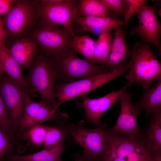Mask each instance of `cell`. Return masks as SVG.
Listing matches in <instances>:
<instances>
[{
  "label": "cell",
  "instance_id": "1",
  "mask_svg": "<svg viewBox=\"0 0 161 161\" xmlns=\"http://www.w3.org/2000/svg\"><path fill=\"white\" fill-rule=\"evenodd\" d=\"M74 51L72 49L68 48L47 56L51 60L55 70L56 84L67 83L78 79L98 76L112 71L105 65H99L78 57Z\"/></svg>",
  "mask_w": 161,
  "mask_h": 161
},
{
  "label": "cell",
  "instance_id": "2",
  "mask_svg": "<svg viewBox=\"0 0 161 161\" xmlns=\"http://www.w3.org/2000/svg\"><path fill=\"white\" fill-rule=\"evenodd\" d=\"M130 58L127 64L128 72L125 75L128 86L138 83L146 89L151 87L154 81L161 80V64L149 44L136 43L130 51Z\"/></svg>",
  "mask_w": 161,
  "mask_h": 161
},
{
  "label": "cell",
  "instance_id": "3",
  "mask_svg": "<svg viewBox=\"0 0 161 161\" xmlns=\"http://www.w3.org/2000/svg\"><path fill=\"white\" fill-rule=\"evenodd\" d=\"M28 69L24 88L27 94L33 98L39 95L41 101L58 108L54 95L55 72L50 59L41 51Z\"/></svg>",
  "mask_w": 161,
  "mask_h": 161
},
{
  "label": "cell",
  "instance_id": "4",
  "mask_svg": "<svg viewBox=\"0 0 161 161\" xmlns=\"http://www.w3.org/2000/svg\"><path fill=\"white\" fill-rule=\"evenodd\" d=\"M40 0H17L3 19L8 37L15 41L35 27L40 18Z\"/></svg>",
  "mask_w": 161,
  "mask_h": 161
},
{
  "label": "cell",
  "instance_id": "5",
  "mask_svg": "<svg viewBox=\"0 0 161 161\" xmlns=\"http://www.w3.org/2000/svg\"><path fill=\"white\" fill-rule=\"evenodd\" d=\"M83 121L78 124L69 125V131L75 142L82 147L83 154L91 160L95 161L101 158L106 149L109 128L107 125L100 123L95 129L84 127Z\"/></svg>",
  "mask_w": 161,
  "mask_h": 161
},
{
  "label": "cell",
  "instance_id": "6",
  "mask_svg": "<svg viewBox=\"0 0 161 161\" xmlns=\"http://www.w3.org/2000/svg\"><path fill=\"white\" fill-rule=\"evenodd\" d=\"M110 132V131H109ZM141 138H131L110 132L103 161H152Z\"/></svg>",
  "mask_w": 161,
  "mask_h": 161
},
{
  "label": "cell",
  "instance_id": "7",
  "mask_svg": "<svg viewBox=\"0 0 161 161\" xmlns=\"http://www.w3.org/2000/svg\"><path fill=\"white\" fill-rule=\"evenodd\" d=\"M128 69L127 64L111 72L65 84H56L54 95L57 97L58 107L70 100L83 96L113 79L124 76Z\"/></svg>",
  "mask_w": 161,
  "mask_h": 161
},
{
  "label": "cell",
  "instance_id": "8",
  "mask_svg": "<svg viewBox=\"0 0 161 161\" xmlns=\"http://www.w3.org/2000/svg\"><path fill=\"white\" fill-rule=\"evenodd\" d=\"M31 32L30 37L46 56L64 49H72L71 42L74 35L67 30L56 24L40 18Z\"/></svg>",
  "mask_w": 161,
  "mask_h": 161
},
{
  "label": "cell",
  "instance_id": "9",
  "mask_svg": "<svg viewBox=\"0 0 161 161\" xmlns=\"http://www.w3.org/2000/svg\"><path fill=\"white\" fill-rule=\"evenodd\" d=\"M68 114L42 101L32 100L27 93L24 101V112L21 123L17 129V134L30 128L49 120L56 124L66 122Z\"/></svg>",
  "mask_w": 161,
  "mask_h": 161
},
{
  "label": "cell",
  "instance_id": "10",
  "mask_svg": "<svg viewBox=\"0 0 161 161\" xmlns=\"http://www.w3.org/2000/svg\"><path fill=\"white\" fill-rule=\"evenodd\" d=\"M0 93L11 126L17 133V129L23 116L27 92L23 87L5 73L0 79Z\"/></svg>",
  "mask_w": 161,
  "mask_h": 161
},
{
  "label": "cell",
  "instance_id": "11",
  "mask_svg": "<svg viewBox=\"0 0 161 161\" xmlns=\"http://www.w3.org/2000/svg\"><path fill=\"white\" fill-rule=\"evenodd\" d=\"M132 94L127 89L121 94L119 100L120 112L114 126L109 129L110 133L133 138H141L142 133L137 122L140 111L132 102Z\"/></svg>",
  "mask_w": 161,
  "mask_h": 161
},
{
  "label": "cell",
  "instance_id": "12",
  "mask_svg": "<svg viewBox=\"0 0 161 161\" xmlns=\"http://www.w3.org/2000/svg\"><path fill=\"white\" fill-rule=\"evenodd\" d=\"M156 4L153 6L143 5L137 13L138 25L133 27L131 30L133 35L138 34L141 42H148L153 44L160 54L161 45L160 36L161 33V27L157 18Z\"/></svg>",
  "mask_w": 161,
  "mask_h": 161
},
{
  "label": "cell",
  "instance_id": "13",
  "mask_svg": "<svg viewBox=\"0 0 161 161\" xmlns=\"http://www.w3.org/2000/svg\"><path fill=\"white\" fill-rule=\"evenodd\" d=\"M77 1L64 0L54 5L42 4L39 2L40 18L59 26L74 35L72 23L76 14Z\"/></svg>",
  "mask_w": 161,
  "mask_h": 161
},
{
  "label": "cell",
  "instance_id": "14",
  "mask_svg": "<svg viewBox=\"0 0 161 161\" xmlns=\"http://www.w3.org/2000/svg\"><path fill=\"white\" fill-rule=\"evenodd\" d=\"M128 87L126 85L119 90L112 91L97 98L92 99L83 96L77 102V106L84 110L87 121L97 126L100 124V120L102 114L119 100L121 94Z\"/></svg>",
  "mask_w": 161,
  "mask_h": 161
},
{
  "label": "cell",
  "instance_id": "15",
  "mask_svg": "<svg viewBox=\"0 0 161 161\" xmlns=\"http://www.w3.org/2000/svg\"><path fill=\"white\" fill-rule=\"evenodd\" d=\"M115 30L108 60L103 64L111 71L125 66L130 54L126 41V30L120 27Z\"/></svg>",
  "mask_w": 161,
  "mask_h": 161
},
{
  "label": "cell",
  "instance_id": "16",
  "mask_svg": "<svg viewBox=\"0 0 161 161\" xmlns=\"http://www.w3.org/2000/svg\"><path fill=\"white\" fill-rule=\"evenodd\" d=\"M38 48L37 43L30 37L16 40L9 49L22 71L30 67L38 54Z\"/></svg>",
  "mask_w": 161,
  "mask_h": 161
},
{
  "label": "cell",
  "instance_id": "17",
  "mask_svg": "<svg viewBox=\"0 0 161 161\" xmlns=\"http://www.w3.org/2000/svg\"><path fill=\"white\" fill-rule=\"evenodd\" d=\"M149 117L148 126L145 133L142 134L141 139L145 147L153 157L161 153V111Z\"/></svg>",
  "mask_w": 161,
  "mask_h": 161
},
{
  "label": "cell",
  "instance_id": "18",
  "mask_svg": "<svg viewBox=\"0 0 161 161\" xmlns=\"http://www.w3.org/2000/svg\"><path fill=\"white\" fill-rule=\"evenodd\" d=\"M73 21L81 25L84 30L90 32L106 29L115 30L125 25L123 21L110 16L81 17L77 13Z\"/></svg>",
  "mask_w": 161,
  "mask_h": 161
},
{
  "label": "cell",
  "instance_id": "19",
  "mask_svg": "<svg viewBox=\"0 0 161 161\" xmlns=\"http://www.w3.org/2000/svg\"><path fill=\"white\" fill-rule=\"evenodd\" d=\"M65 147L64 142H62L54 146L43 148L32 154H7L4 158L8 161H62V154Z\"/></svg>",
  "mask_w": 161,
  "mask_h": 161
},
{
  "label": "cell",
  "instance_id": "20",
  "mask_svg": "<svg viewBox=\"0 0 161 161\" xmlns=\"http://www.w3.org/2000/svg\"><path fill=\"white\" fill-rule=\"evenodd\" d=\"M136 105L141 111H146V117L161 111V80L153 87L143 89L141 99Z\"/></svg>",
  "mask_w": 161,
  "mask_h": 161
},
{
  "label": "cell",
  "instance_id": "21",
  "mask_svg": "<svg viewBox=\"0 0 161 161\" xmlns=\"http://www.w3.org/2000/svg\"><path fill=\"white\" fill-rule=\"evenodd\" d=\"M0 61L9 77L24 89L25 78L18 64L6 45L0 46Z\"/></svg>",
  "mask_w": 161,
  "mask_h": 161
},
{
  "label": "cell",
  "instance_id": "22",
  "mask_svg": "<svg viewBox=\"0 0 161 161\" xmlns=\"http://www.w3.org/2000/svg\"><path fill=\"white\" fill-rule=\"evenodd\" d=\"M48 126L42 124L33 126L17 134L18 138L25 141L31 151L43 146Z\"/></svg>",
  "mask_w": 161,
  "mask_h": 161
},
{
  "label": "cell",
  "instance_id": "23",
  "mask_svg": "<svg viewBox=\"0 0 161 161\" xmlns=\"http://www.w3.org/2000/svg\"><path fill=\"white\" fill-rule=\"evenodd\" d=\"M76 13L80 17L110 16L109 11L101 0H77Z\"/></svg>",
  "mask_w": 161,
  "mask_h": 161
},
{
  "label": "cell",
  "instance_id": "24",
  "mask_svg": "<svg viewBox=\"0 0 161 161\" xmlns=\"http://www.w3.org/2000/svg\"><path fill=\"white\" fill-rule=\"evenodd\" d=\"M110 29L102 31L96 45L92 62L95 64H104L108 60L111 45L112 39Z\"/></svg>",
  "mask_w": 161,
  "mask_h": 161
},
{
  "label": "cell",
  "instance_id": "25",
  "mask_svg": "<svg viewBox=\"0 0 161 161\" xmlns=\"http://www.w3.org/2000/svg\"><path fill=\"white\" fill-rule=\"evenodd\" d=\"M69 124L65 122L48 126L43 145V148L54 146L65 140H69L70 136Z\"/></svg>",
  "mask_w": 161,
  "mask_h": 161
},
{
  "label": "cell",
  "instance_id": "26",
  "mask_svg": "<svg viewBox=\"0 0 161 161\" xmlns=\"http://www.w3.org/2000/svg\"><path fill=\"white\" fill-rule=\"evenodd\" d=\"M72 47L84 58L92 61L95 49L96 41L89 35L79 36L74 35L72 39Z\"/></svg>",
  "mask_w": 161,
  "mask_h": 161
},
{
  "label": "cell",
  "instance_id": "27",
  "mask_svg": "<svg viewBox=\"0 0 161 161\" xmlns=\"http://www.w3.org/2000/svg\"><path fill=\"white\" fill-rule=\"evenodd\" d=\"M18 139L6 133L0 127V161L7 154L16 155L18 150Z\"/></svg>",
  "mask_w": 161,
  "mask_h": 161
},
{
  "label": "cell",
  "instance_id": "28",
  "mask_svg": "<svg viewBox=\"0 0 161 161\" xmlns=\"http://www.w3.org/2000/svg\"><path fill=\"white\" fill-rule=\"evenodd\" d=\"M0 127L6 133L18 139L16 132L11 126L4 101L0 93Z\"/></svg>",
  "mask_w": 161,
  "mask_h": 161
},
{
  "label": "cell",
  "instance_id": "29",
  "mask_svg": "<svg viewBox=\"0 0 161 161\" xmlns=\"http://www.w3.org/2000/svg\"><path fill=\"white\" fill-rule=\"evenodd\" d=\"M108 10L117 16H124L128 8L126 0H101Z\"/></svg>",
  "mask_w": 161,
  "mask_h": 161
},
{
  "label": "cell",
  "instance_id": "30",
  "mask_svg": "<svg viewBox=\"0 0 161 161\" xmlns=\"http://www.w3.org/2000/svg\"><path fill=\"white\" fill-rule=\"evenodd\" d=\"M126 1L128 8L123 20L125 25H127L133 15L137 13L142 7L147 3L148 0H126Z\"/></svg>",
  "mask_w": 161,
  "mask_h": 161
},
{
  "label": "cell",
  "instance_id": "31",
  "mask_svg": "<svg viewBox=\"0 0 161 161\" xmlns=\"http://www.w3.org/2000/svg\"><path fill=\"white\" fill-rule=\"evenodd\" d=\"M17 0H0V16L7 15L16 4Z\"/></svg>",
  "mask_w": 161,
  "mask_h": 161
},
{
  "label": "cell",
  "instance_id": "32",
  "mask_svg": "<svg viewBox=\"0 0 161 161\" xmlns=\"http://www.w3.org/2000/svg\"><path fill=\"white\" fill-rule=\"evenodd\" d=\"M8 35V32L3 23V19L0 16V46L6 45V41Z\"/></svg>",
  "mask_w": 161,
  "mask_h": 161
},
{
  "label": "cell",
  "instance_id": "33",
  "mask_svg": "<svg viewBox=\"0 0 161 161\" xmlns=\"http://www.w3.org/2000/svg\"><path fill=\"white\" fill-rule=\"evenodd\" d=\"M64 0H41L40 3L42 4L48 5H54L60 4Z\"/></svg>",
  "mask_w": 161,
  "mask_h": 161
},
{
  "label": "cell",
  "instance_id": "34",
  "mask_svg": "<svg viewBox=\"0 0 161 161\" xmlns=\"http://www.w3.org/2000/svg\"><path fill=\"white\" fill-rule=\"evenodd\" d=\"M75 161H92L85 157L83 154L76 153L74 155Z\"/></svg>",
  "mask_w": 161,
  "mask_h": 161
},
{
  "label": "cell",
  "instance_id": "35",
  "mask_svg": "<svg viewBox=\"0 0 161 161\" xmlns=\"http://www.w3.org/2000/svg\"><path fill=\"white\" fill-rule=\"evenodd\" d=\"M152 157V161H161V153L157 154Z\"/></svg>",
  "mask_w": 161,
  "mask_h": 161
},
{
  "label": "cell",
  "instance_id": "36",
  "mask_svg": "<svg viewBox=\"0 0 161 161\" xmlns=\"http://www.w3.org/2000/svg\"><path fill=\"white\" fill-rule=\"evenodd\" d=\"M6 73L5 70L0 61V79Z\"/></svg>",
  "mask_w": 161,
  "mask_h": 161
},
{
  "label": "cell",
  "instance_id": "37",
  "mask_svg": "<svg viewBox=\"0 0 161 161\" xmlns=\"http://www.w3.org/2000/svg\"><path fill=\"white\" fill-rule=\"evenodd\" d=\"M95 161H103L102 160H101L100 159H99Z\"/></svg>",
  "mask_w": 161,
  "mask_h": 161
},
{
  "label": "cell",
  "instance_id": "38",
  "mask_svg": "<svg viewBox=\"0 0 161 161\" xmlns=\"http://www.w3.org/2000/svg\"><path fill=\"white\" fill-rule=\"evenodd\" d=\"M2 160H1V161H2Z\"/></svg>",
  "mask_w": 161,
  "mask_h": 161
},
{
  "label": "cell",
  "instance_id": "39",
  "mask_svg": "<svg viewBox=\"0 0 161 161\" xmlns=\"http://www.w3.org/2000/svg\"><path fill=\"white\" fill-rule=\"evenodd\" d=\"M2 161H3V160H2ZM6 161H7V160H6Z\"/></svg>",
  "mask_w": 161,
  "mask_h": 161
}]
</instances>
